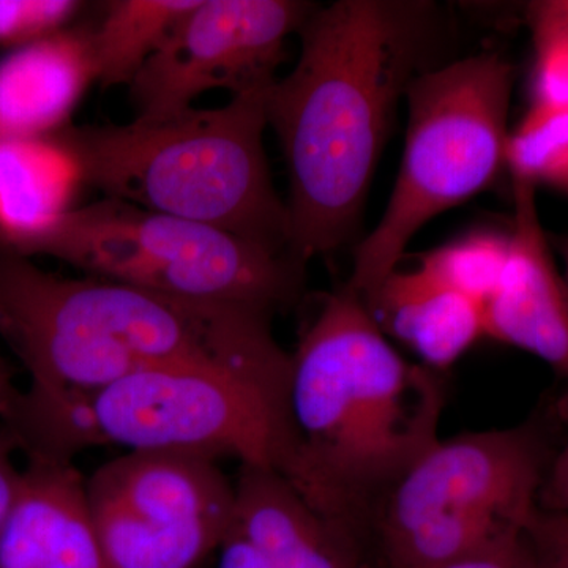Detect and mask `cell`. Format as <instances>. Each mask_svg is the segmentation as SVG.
<instances>
[{"mask_svg":"<svg viewBox=\"0 0 568 568\" xmlns=\"http://www.w3.org/2000/svg\"><path fill=\"white\" fill-rule=\"evenodd\" d=\"M313 9L301 0H197L129 85L136 118L190 110L215 89H267Z\"/></svg>","mask_w":568,"mask_h":568,"instance_id":"10","label":"cell"},{"mask_svg":"<svg viewBox=\"0 0 568 568\" xmlns=\"http://www.w3.org/2000/svg\"><path fill=\"white\" fill-rule=\"evenodd\" d=\"M536 426L463 433L433 444L369 523L388 568H428L528 528L548 469Z\"/></svg>","mask_w":568,"mask_h":568,"instance_id":"7","label":"cell"},{"mask_svg":"<svg viewBox=\"0 0 568 568\" xmlns=\"http://www.w3.org/2000/svg\"><path fill=\"white\" fill-rule=\"evenodd\" d=\"M78 0H0V48L28 47L71 28Z\"/></svg>","mask_w":568,"mask_h":568,"instance_id":"20","label":"cell"},{"mask_svg":"<svg viewBox=\"0 0 568 568\" xmlns=\"http://www.w3.org/2000/svg\"><path fill=\"white\" fill-rule=\"evenodd\" d=\"M17 452L13 440L0 429V536L6 529L20 491L21 469L14 465Z\"/></svg>","mask_w":568,"mask_h":568,"instance_id":"26","label":"cell"},{"mask_svg":"<svg viewBox=\"0 0 568 568\" xmlns=\"http://www.w3.org/2000/svg\"><path fill=\"white\" fill-rule=\"evenodd\" d=\"M219 568H276L271 558L235 525L219 548Z\"/></svg>","mask_w":568,"mask_h":568,"instance_id":"24","label":"cell"},{"mask_svg":"<svg viewBox=\"0 0 568 568\" xmlns=\"http://www.w3.org/2000/svg\"><path fill=\"white\" fill-rule=\"evenodd\" d=\"M97 82L91 29L65 31L0 59V145L69 129Z\"/></svg>","mask_w":568,"mask_h":568,"instance_id":"13","label":"cell"},{"mask_svg":"<svg viewBox=\"0 0 568 568\" xmlns=\"http://www.w3.org/2000/svg\"><path fill=\"white\" fill-rule=\"evenodd\" d=\"M444 407L440 373L406 361L342 284L291 353L282 476L364 548L383 497L439 439Z\"/></svg>","mask_w":568,"mask_h":568,"instance_id":"2","label":"cell"},{"mask_svg":"<svg viewBox=\"0 0 568 568\" xmlns=\"http://www.w3.org/2000/svg\"><path fill=\"white\" fill-rule=\"evenodd\" d=\"M235 517L276 568H366L364 548L274 469L241 466Z\"/></svg>","mask_w":568,"mask_h":568,"instance_id":"14","label":"cell"},{"mask_svg":"<svg viewBox=\"0 0 568 568\" xmlns=\"http://www.w3.org/2000/svg\"><path fill=\"white\" fill-rule=\"evenodd\" d=\"M74 463L26 459L0 568H106Z\"/></svg>","mask_w":568,"mask_h":568,"instance_id":"12","label":"cell"},{"mask_svg":"<svg viewBox=\"0 0 568 568\" xmlns=\"http://www.w3.org/2000/svg\"><path fill=\"white\" fill-rule=\"evenodd\" d=\"M219 459L138 450L85 477V503L106 568H197L235 525V485Z\"/></svg>","mask_w":568,"mask_h":568,"instance_id":"9","label":"cell"},{"mask_svg":"<svg viewBox=\"0 0 568 568\" xmlns=\"http://www.w3.org/2000/svg\"><path fill=\"white\" fill-rule=\"evenodd\" d=\"M368 305L387 336L443 373L485 335V305L452 290L418 265L388 276Z\"/></svg>","mask_w":568,"mask_h":568,"instance_id":"16","label":"cell"},{"mask_svg":"<svg viewBox=\"0 0 568 568\" xmlns=\"http://www.w3.org/2000/svg\"><path fill=\"white\" fill-rule=\"evenodd\" d=\"M443 32L429 2L338 0L306 18L294 69L265 93L290 179L294 263L353 237L399 100L437 67Z\"/></svg>","mask_w":568,"mask_h":568,"instance_id":"1","label":"cell"},{"mask_svg":"<svg viewBox=\"0 0 568 568\" xmlns=\"http://www.w3.org/2000/svg\"><path fill=\"white\" fill-rule=\"evenodd\" d=\"M272 313L112 280L51 274L0 250V336L48 394H88L134 373L201 366L286 396L291 353Z\"/></svg>","mask_w":568,"mask_h":568,"instance_id":"3","label":"cell"},{"mask_svg":"<svg viewBox=\"0 0 568 568\" xmlns=\"http://www.w3.org/2000/svg\"><path fill=\"white\" fill-rule=\"evenodd\" d=\"M538 507L568 517V435L556 457L549 462L538 495Z\"/></svg>","mask_w":568,"mask_h":568,"instance_id":"25","label":"cell"},{"mask_svg":"<svg viewBox=\"0 0 568 568\" xmlns=\"http://www.w3.org/2000/svg\"><path fill=\"white\" fill-rule=\"evenodd\" d=\"M0 422L26 459L73 463L81 452L122 447L230 457L282 474L290 457L286 398L201 366L145 369L88 394L21 388Z\"/></svg>","mask_w":568,"mask_h":568,"instance_id":"5","label":"cell"},{"mask_svg":"<svg viewBox=\"0 0 568 568\" xmlns=\"http://www.w3.org/2000/svg\"><path fill=\"white\" fill-rule=\"evenodd\" d=\"M529 22L536 48L532 104L568 111V26Z\"/></svg>","mask_w":568,"mask_h":568,"instance_id":"21","label":"cell"},{"mask_svg":"<svg viewBox=\"0 0 568 568\" xmlns=\"http://www.w3.org/2000/svg\"><path fill=\"white\" fill-rule=\"evenodd\" d=\"M528 528L507 534L470 555L428 568H545Z\"/></svg>","mask_w":568,"mask_h":568,"instance_id":"22","label":"cell"},{"mask_svg":"<svg viewBox=\"0 0 568 568\" xmlns=\"http://www.w3.org/2000/svg\"><path fill=\"white\" fill-rule=\"evenodd\" d=\"M506 275L485 305V335L536 355L568 383V287L538 216L536 186L514 179Z\"/></svg>","mask_w":568,"mask_h":568,"instance_id":"11","label":"cell"},{"mask_svg":"<svg viewBox=\"0 0 568 568\" xmlns=\"http://www.w3.org/2000/svg\"><path fill=\"white\" fill-rule=\"evenodd\" d=\"M85 185L62 132L0 145V250L28 256Z\"/></svg>","mask_w":568,"mask_h":568,"instance_id":"15","label":"cell"},{"mask_svg":"<svg viewBox=\"0 0 568 568\" xmlns=\"http://www.w3.org/2000/svg\"><path fill=\"white\" fill-rule=\"evenodd\" d=\"M20 390L21 388L14 384L13 372H11L9 362L0 351V418L6 416Z\"/></svg>","mask_w":568,"mask_h":568,"instance_id":"28","label":"cell"},{"mask_svg":"<svg viewBox=\"0 0 568 568\" xmlns=\"http://www.w3.org/2000/svg\"><path fill=\"white\" fill-rule=\"evenodd\" d=\"M514 67L478 54L424 71L406 92L402 168L379 223L354 254L346 284L373 301L418 231L488 189L506 164Z\"/></svg>","mask_w":568,"mask_h":568,"instance_id":"6","label":"cell"},{"mask_svg":"<svg viewBox=\"0 0 568 568\" xmlns=\"http://www.w3.org/2000/svg\"><path fill=\"white\" fill-rule=\"evenodd\" d=\"M530 536L545 568H568V517L538 507L529 525Z\"/></svg>","mask_w":568,"mask_h":568,"instance_id":"23","label":"cell"},{"mask_svg":"<svg viewBox=\"0 0 568 568\" xmlns=\"http://www.w3.org/2000/svg\"><path fill=\"white\" fill-rule=\"evenodd\" d=\"M197 0H114L91 29L97 84H132Z\"/></svg>","mask_w":568,"mask_h":568,"instance_id":"17","label":"cell"},{"mask_svg":"<svg viewBox=\"0 0 568 568\" xmlns=\"http://www.w3.org/2000/svg\"><path fill=\"white\" fill-rule=\"evenodd\" d=\"M267 89L231 97L220 108L70 125L63 134L85 185L104 197L207 224L284 254L290 219L264 148Z\"/></svg>","mask_w":568,"mask_h":568,"instance_id":"4","label":"cell"},{"mask_svg":"<svg viewBox=\"0 0 568 568\" xmlns=\"http://www.w3.org/2000/svg\"><path fill=\"white\" fill-rule=\"evenodd\" d=\"M529 21H549L568 26V0H541L530 3Z\"/></svg>","mask_w":568,"mask_h":568,"instance_id":"27","label":"cell"},{"mask_svg":"<svg viewBox=\"0 0 568 568\" xmlns=\"http://www.w3.org/2000/svg\"><path fill=\"white\" fill-rule=\"evenodd\" d=\"M506 164L511 179L568 196V111L532 104L508 133Z\"/></svg>","mask_w":568,"mask_h":568,"instance_id":"18","label":"cell"},{"mask_svg":"<svg viewBox=\"0 0 568 568\" xmlns=\"http://www.w3.org/2000/svg\"><path fill=\"white\" fill-rule=\"evenodd\" d=\"M510 252V233L478 231L426 253L420 267L452 290L487 305L503 283Z\"/></svg>","mask_w":568,"mask_h":568,"instance_id":"19","label":"cell"},{"mask_svg":"<svg viewBox=\"0 0 568 568\" xmlns=\"http://www.w3.org/2000/svg\"><path fill=\"white\" fill-rule=\"evenodd\" d=\"M33 256L153 293L272 315L297 297L304 274L287 254L110 197L63 215L26 257Z\"/></svg>","mask_w":568,"mask_h":568,"instance_id":"8","label":"cell"},{"mask_svg":"<svg viewBox=\"0 0 568 568\" xmlns=\"http://www.w3.org/2000/svg\"><path fill=\"white\" fill-rule=\"evenodd\" d=\"M555 246H558L560 257H562L564 263V280H566V284L568 287V237H558L555 239Z\"/></svg>","mask_w":568,"mask_h":568,"instance_id":"29","label":"cell"}]
</instances>
